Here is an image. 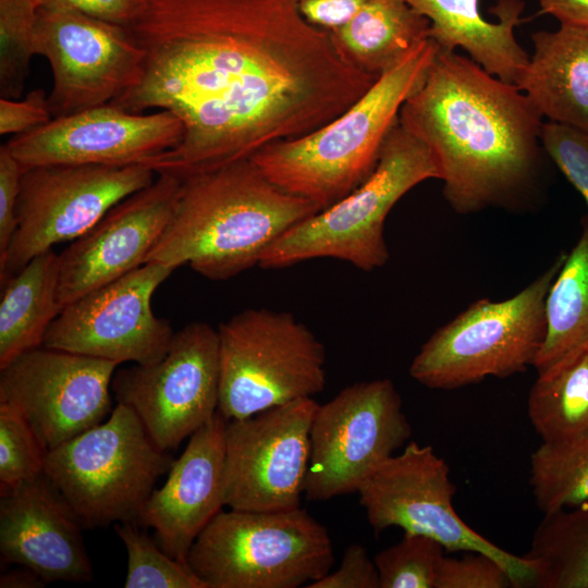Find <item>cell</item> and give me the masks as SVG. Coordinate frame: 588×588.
<instances>
[{
    "label": "cell",
    "mask_w": 588,
    "mask_h": 588,
    "mask_svg": "<svg viewBox=\"0 0 588 588\" xmlns=\"http://www.w3.org/2000/svg\"><path fill=\"white\" fill-rule=\"evenodd\" d=\"M130 28L143 73L110 103L181 120L180 144L147 163L180 179L306 135L378 79L344 60L295 0H146Z\"/></svg>",
    "instance_id": "1"
},
{
    "label": "cell",
    "mask_w": 588,
    "mask_h": 588,
    "mask_svg": "<svg viewBox=\"0 0 588 588\" xmlns=\"http://www.w3.org/2000/svg\"><path fill=\"white\" fill-rule=\"evenodd\" d=\"M399 122L431 152L444 198L460 215L529 210L544 193L543 118L516 85L469 57L438 47Z\"/></svg>",
    "instance_id": "2"
},
{
    "label": "cell",
    "mask_w": 588,
    "mask_h": 588,
    "mask_svg": "<svg viewBox=\"0 0 588 588\" xmlns=\"http://www.w3.org/2000/svg\"><path fill=\"white\" fill-rule=\"evenodd\" d=\"M318 211L273 184L250 158L240 160L182 179L173 215L146 262L187 264L204 278L226 280L258 266L277 238Z\"/></svg>",
    "instance_id": "3"
},
{
    "label": "cell",
    "mask_w": 588,
    "mask_h": 588,
    "mask_svg": "<svg viewBox=\"0 0 588 588\" xmlns=\"http://www.w3.org/2000/svg\"><path fill=\"white\" fill-rule=\"evenodd\" d=\"M437 52L433 40H422L336 118L250 159L283 191L320 210L332 206L371 175L402 106L424 83Z\"/></svg>",
    "instance_id": "4"
},
{
    "label": "cell",
    "mask_w": 588,
    "mask_h": 588,
    "mask_svg": "<svg viewBox=\"0 0 588 588\" xmlns=\"http://www.w3.org/2000/svg\"><path fill=\"white\" fill-rule=\"evenodd\" d=\"M438 179L427 146L397 122L387 136L371 175L332 206L296 223L262 254L258 267L281 269L316 258L346 261L363 271L390 258L384 222L412 188Z\"/></svg>",
    "instance_id": "5"
},
{
    "label": "cell",
    "mask_w": 588,
    "mask_h": 588,
    "mask_svg": "<svg viewBox=\"0 0 588 588\" xmlns=\"http://www.w3.org/2000/svg\"><path fill=\"white\" fill-rule=\"evenodd\" d=\"M187 564L207 588H297L334 562L327 528L302 506L220 511L198 535Z\"/></svg>",
    "instance_id": "6"
},
{
    "label": "cell",
    "mask_w": 588,
    "mask_h": 588,
    "mask_svg": "<svg viewBox=\"0 0 588 588\" xmlns=\"http://www.w3.org/2000/svg\"><path fill=\"white\" fill-rule=\"evenodd\" d=\"M565 257L559 254L514 296L478 299L440 327L415 355L411 377L429 389L453 390L534 366L547 332V295Z\"/></svg>",
    "instance_id": "7"
},
{
    "label": "cell",
    "mask_w": 588,
    "mask_h": 588,
    "mask_svg": "<svg viewBox=\"0 0 588 588\" xmlns=\"http://www.w3.org/2000/svg\"><path fill=\"white\" fill-rule=\"evenodd\" d=\"M172 463L136 413L118 403L106 421L48 451L44 474L90 528L137 522Z\"/></svg>",
    "instance_id": "8"
},
{
    "label": "cell",
    "mask_w": 588,
    "mask_h": 588,
    "mask_svg": "<svg viewBox=\"0 0 588 588\" xmlns=\"http://www.w3.org/2000/svg\"><path fill=\"white\" fill-rule=\"evenodd\" d=\"M218 412L242 419L299 399L326 384V351L293 314L248 308L220 323Z\"/></svg>",
    "instance_id": "9"
},
{
    "label": "cell",
    "mask_w": 588,
    "mask_h": 588,
    "mask_svg": "<svg viewBox=\"0 0 588 588\" xmlns=\"http://www.w3.org/2000/svg\"><path fill=\"white\" fill-rule=\"evenodd\" d=\"M357 492L376 534L400 527L404 532L433 538L445 551L486 553L507 571L515 588L535 587L537 573L530 559L494 544L458 516L453 505L456 486L450 467L431 445L406 443Z\"/></svg>",
    "instance_id": "10"
},
{
    "label": "cell",
    "mask_w": 588,
    "mask_h": 588,
    "mask_svg": "<svg viewBox=\"0 0 588 588\" xmlns=\"http://www.w3.org/2000/svg\"><path fill=\"white\" fill-rule=\"evenodd\" d=\"M411 434L401 395L390 379L344 388L315 412L305 497L326 501L357 492Z\"/></svg>",
    "instance_id": "11"
},
{
    "label": "cell",
    "mask_w": 588,
    "mask_h": 588,
    "mask_svg": "<svg viewBox=\"0 0 588 588\" xmlns=\"http://www.w3.org/2000/svg\"><path fill=\"white\" fill-rule=\"evenodd\" d=\"M157 173L147 166L60 164L24 170L17 228L0 259L4 283L34 257L74 241L113 206L150 185Z\"/></svg>",
    "instance_id": "12"
},
{
    "label": "cell",
    "mask_w": 588,
    "mask_h": 588,
    "mask_svg": "<svg viewBox=\"0 0 588 588\" xmlns=\"http://www.w3.org/2000/svg\"><path fill=\"white\" fill-rule=\"evenodd\" d=\"M111 387L118 403L136 413L161 450L176 448L218 412V330L189 322L174 332L161 359L118 371Z\"/></svg>",
    "instance_id": "13"
},
{
    "label": "cell",
    "mask_w": 588,
    "mask_h": 588,
    "mask_svg": "<svg viewBox=\"0 0 588 588\" xmlns=\"http://www.w3.org/2000/svg\"><path fill=\"white\" fill-rule=\"evenodd\" d=\"M34 52L51 68L53 118L110 103L138 83L145 61L130 27L70 9L39 8Z\"/></svg>",
    "instance_id": "14"
},
{
    "label": "cell",
    "mask_w": 588,
    "mask_h": 588,
    "mask_svg": "<svg viewBox=\"0 0 588 588\" xmlns=\"http://www.w3.org/2000/svg\"><path fill=\"white\" fill-rule=\"evenodd\" d=\"M318 403L299 399L229 420L224 432V504L243 511L301 506Z\"/></svg>",
    "instance_id": "15"
},
{
    "label": "cell",
    "mask_w": 588,
    "mask_h": 588,
    "mask_svg": "<svg viewBox=\"0 0 588 588\" xmlns=\"http://www.w3.org/2000/svg\"><path fill=\"white\" fill-rule=\"evenodd\" d=\"M146 262L65 305L50 324L44 347L122 364L150 365L167 353L174 332L151 309L155 291L174 271Z\"/></svg>",
    "instance_id": "16"
},
{
    "label": "cell",
    "mask_w": 588,
    "mask_h": 588,
    "mask_svg": "<svg viewBox=\"0 0 588 588\" xmlns=\"http://www.w3.org/2000/svg\"><path fill=\"white\" fill-rule=\"evenodd\" d=\"M118 366L41 346L0 369V402L25 418L48 452L109 415L110 384Z\"/></svg>",
    "instance_id": "17"
},
{
    "label": "cell",
    "mask_w": 588,
    "mask_h": 588,
    "mask_svg": "<svg viewBox=\"0 0 588 588\" xmlns=\"http://www.w3.org/2000/svg\"><path fill=\"white\" fill-rule=\"evenodd\" d=\"M181 120L172 112L133 113L112 103L53 118L15 135L5 147L24 169L39 166H147L177 146Z\"/></svg>",
    "instance_id": "18"
},
{
    "label": "cell",
    "mask_w": 588,
    "mask_h": 588,
    "mask_svg": "<svg viewBox=\"0 0 588 588\" xmlns=\"http://www.w3.org/2000/svg\"><path fill=\"white\" fill-rule=\"evenodd\" d=\"M182 179L157 173L147 187L113 206L59 254L62 308L146 262L175 209Z\"/></svg>",
    "instance_id": "19"
},
{
    "label": "cell",
    "mask_w": 588,
    "mask_h": 588,
    "mask_svg": "<svg viewBox=\"0 0 588 588\" xmlns=\"http://www.w3.org/2000/svg\"><path fill=\"white\" fill-rule=\"evenodd\" d=\"M82 527L45 474L1 491V559L34 571L47 584L93 579Z\"/></svg>",
    "instance_id": "20"
},
{
    "label": "cell",
    "mask_w": 588,
    "mask_h": 588,
    "mask_svg": "<svg viewBox=\"0 0 588 588\" xmlns=\"http://www.w3.org/2000/svg\"><path fill=\"white\" fill-rule=\"evenodd\" d=\"M219 412L196 430L173 461L160 489H154L137 522L156 531L160 548L187 563L188 551L224 504V432Z\"/></svg>",
    "instance_id": "21"
},
{
    "label": "cell",
    "mask_w": 588,
    "mask_h": 588,
    "mask_svg": "<svg viewBox=\"0 0 588 588\" xmlns=\"http://www.w3.org/2000/svg\"><path fill=\"white\" fill-rule=\"evenodd\" d=\"M479 1L406 0L429 20V38L439 49L455 51L462 48L489 74L516 85L529 60L514 35L524 2L499 0L492 8L499 22H489L479 11Z\"/></svg>",
    "instance_id": "22"
},
{
    "label": "cell",
    "mask_w": 588,
    "mask_h": 588,
    "mask_svg": "<svg viewBox=\"0 0 588 588\" xmlns=\"http://www.w3.org/2000/svg\"><path fill=\"white\" fill-rule=\"evenodd\" d=\"M531 39L516 86L542 118L588 133V27L560 24Z\"/></svg>",
    "instance_id": "23"
},
{
    "label": "cell",
    "mask_w": 588,
    "mask_h": 588,
    "mask_svg": "<svg viewBox=\"0 0 588 588\" xmlns=\"http://www.w3.org/2000/svg\"><path fill=\"white\" fill-rule=\"evenodd\" d=\"M429 20L406 0H367L330 33L344 60L379 78L429 38Z\"/></svg>",
    "instance_id": "24"
},
{
    "label": "cell",
    "mask_w": 588,
    "mask_h": 588,
    "mask_svg": "<svg viewBox=\"0 0 588 588\" xmlns=\"http://www.w3.org/2000/svg\"><path fill=\"white\" fill-rule=\"evenodd\" d=\"M58 275L59 255L50 249L1 284L0 369L42 346L50 324L62 310Z\"/></svg>",
    "instance_id": "25"
},
{
    "label": "cell",
    "mask_w": 588,
    "mask_h": 588,
    "mask_svg": "<svg viewBox=\"0 0 588 588\" xmlns=\"http://www.w3.org/2000/svg\"><path fill=\"white\" fill-rule=\"evenodd\" d=\"M547 332L535 359L537 376L562 368L588 350V223L566 253L546 299Z\"/></svg>",
    "instance_id": "26"
},
{
    "label": "cell",
    "mask_w": 588,
    "mask_h": 588,
    "mask_svg": "<svg viewBox=\"0 0 588 588\" xmlns=\"http://www.w3.org/2000/svg\"><path fill=\"white\" fill-rule=\"evenodd\" d=\"M537 588H588V500L543 514L525 554Z\"/></svg>",
    "instance_id": "27"
},
{
    "label": "cell",
    "mask_w": 588,
    "mask_h": 588,
    "mask_svg": "<svg viewBox=\"0 0 588 588\" xmlns=\"http://www.w3.org/2000/svg\"><path fill=\"white\" fill-rule=\"evenodd\" d=\"M527 413L542 443H562L588 432V350L568 365L537 376Z\"/></svg>",
    "instance_id": "28"
},
{
    "label": "cell",
    "mask_w": 588,
    "mask_h": 588,
    "mask_svg": "<svg viewBox=\"0 0 588 588\" xmlns=\"http://www.w3.org/2000/svg\"><path fill=\"white\" fill-rule=\"evenodd\" d=\"M529 482L543 514L588 500V432L562 443H541L530 455Z\"/></svg>",
    "instance_id": "29"
},
{
    "label": "cell",
    "mask_w": 588,
    "mask_h": 588,
    "mask_svg": "<svg viewBox=\"0 0 588 588\" xmlns=\"http://www.w3.org/2000/svg\"><path fill=\"white\" fill-rule=\"evenodd\" d=\"M135 523L114 526L127 553L125 588H207L187 563L171 558Z\"/></svg>",
    "instance_id": "30"
},
{
    "label": "cell",
    "mask_w": 588,
    "mask_h": 588,
    "mask_svg": "<svg viewBox=\"0 0 588 588\" xmlns=\"http://www.w3.org/2000/svg\"><path fill=\"white\" fill-rule=\"evenodd\" d=\"M38 11L34 0H0L1 98L17 99L24 91Z\"/></svg>",
    "instance_id": "31"
},
{
    "label": "cell",
    "mask_w": 588,
    "mask_h": 588,
    "mask_svg": "<svg viewBox=\"0 0 588 588\" xmlns=\"http://www.w3.org/2000/svg\"><path fill=\"white\" fill-rule=\"evenodd\" d=\"M444 552L431 537L404 532L400 542L373 559L380 588H437Z\"/></svg>",
    "instance_id": "32"
},
{
    "label": "cell",
    "mask_w": 588,
    "mask_h": 588,
    "mask_svg": "<svg viewBox=\"0 0 588 588\" xmlns=\"http://www.w3.org/2000/svg\"><path fill=\"white\" fill-rule=\"evenodd\" d=\"M47 451L25 418L0 402V483L12 489L44 474Z\"/></svg>",
    "instance_id": "33"
},
{
    "label": "cell",
    "mask_w": 588,
    "mask_h": 588,
    "mask_svg": "<svg viewBox=\"0 0 588 588\" xmlns=\"http://www.w3.org/2000/svg\"><path fill=\"white\" fill-rule=\"evenodd\" d=\"M541 144L550 161L585 199L584 221L588 223V133L548 121L541 127Z\"/></svg>",
    "instance_id": "34"
},
{
    "label": "cell",
    "mask_w": 588,
    "mask_h": 588,
    "mask_svg": "<svg viewBox=\"0 0 588 588\" xmlns=\"http://www.w3.org/2000/svg\"><path fill=\"white\" fill-rule=\"evenodd\" d=\"M514 587L507 571L482 552L468 551L461 558L444 556L437 588H509Z\"/></svg>",
    "instance_id": "35"
},
{
    "label": "cell",
    "mask_w": 588,
    "mask_h": 588,
    "mask_svg": "<svg viewBox=\"0 0 588 588\" xmlns=\"http://www.w3.org/2000/svg\"><path fill=\"white\" fill-rule=\"evenodd\" d=\"M24 168L9 151L0 146V259L8 252L17 228V204Z\"/></svg>",
    "instance_id": "36"
},
{
    "label": "cell",
    "mask_w": 588,
    "mask_h": 588,
    "mask_svg": "<svg viewBox=\"0 0 588 588\" xmlns=\"http://www.w3.org/2000/svg\"><path fill=\"white\" fill-rule=\"evenodd\" d=\"M53 119L42 88L29 91L23 100L0 98V134L21 135Z\"/></svg>",
    "instance_id": "37"
},
{
    "label": "cell",
    "mask_w": 588,
    "mask_h": 588,
    "mask_svg": "<svg viewBox=\"0 0 588 588\" xmlns=\"http://www.w3.org/2000/svg\"><path fill=\"white\" fill-rule=\"evenodd\" d=\"M307 588H380L379 575L367 550L357 543L348 546L339 568L309 584Z\"/></svg>",
    "instance_id": "38"
},
{
    "label": "cell",
    "mask_w": 588,
    "mask_h": 588,
    "mask_svg": "<svg viewBox=\"0 0 588 588\" xmlns=\"http://www.w3.org/2000/svg\"><path fill=\"white\" fill-rule=\"evenodd\" d=\"M38 8L70 9L109 23L130 27L146 0H34Z\"/></svg>",
    "instance_id": "39"
},
{
    "label": "cell",
    "mask_w": 588,
    "mask_h": 588,
    "mask_svg": "<svg viewBox=\"0 0 588 588\" xmlns=\"http://www.w3.org/2000/svg\"><path fill=\"white\" fill-rule=\"evenodd\" d=\"M367 0H295L301 14L311 24L332 30L345 24Z\"/></svg>",
    "instance_id": "40"
},
{
    "label": "cell",
    "mask_w": 588,
    "mask_h": 588,
    "mask_svg": "<svg viewBox=\"0 0 588 588\" xmlns=\"http://www.w3.org/2000/svg\"><path fill=\"white\" fill-rule=\"evenodd\" d=\"M541 12L550 14L560 24L588 27V0H539Z\"/></svg>",
    "instance_id": "41"
},
{
    "label": "cell",
    "mask_w": 588,
    "mask_h": 588,
    "mask_svg": "<svg viewBox=\"0 0 588 588\" xmlns=\"http://www.w3.org/2000/svg\"><path fill=\"white\" fill-rule=\"evenodd\" d=\"M46 584L37 573L27 567L10 571L0 577L1 588H39Z\"/></svg>",
    "instance_id": "42"
}]
</instances>
